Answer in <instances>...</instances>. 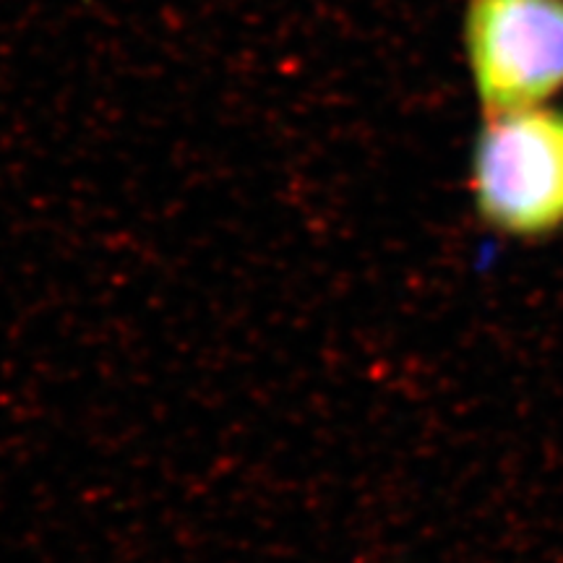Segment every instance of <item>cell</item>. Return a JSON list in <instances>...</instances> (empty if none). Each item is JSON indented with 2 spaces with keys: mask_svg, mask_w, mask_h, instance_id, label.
I'll return each mask as SVG.
<instances>
[{
  "mask_svg": "<svg viewBox=\"0 0 563 563\" xmlns=\"http://www.w3.org/2000/svg\"><path fill=\"white\" fill-rule=\"evenodd\" d=\"M470 188L485 228L511 241H545L563 230V112H485Z\"/></svg>",
  "mask_w": 563,
  "mask_h": 563,
  "instance_id": "1",
  "label": "cell"
},
{
  "mask_svg": "<svg viewBox=\"0 0 563 563\" xmlns=\"http://www.w3.org/2000/svg\"><path fill=\"white\" fill-rule=\"evenodd\" d=\"M464 42L485 112L543 104L563 89V0H470Z\"/></svg>",
  "mask_w": 563,
  "mask_h": 563,
  "instance_id": "2",
  "label": "cell"
}]
</instances>
